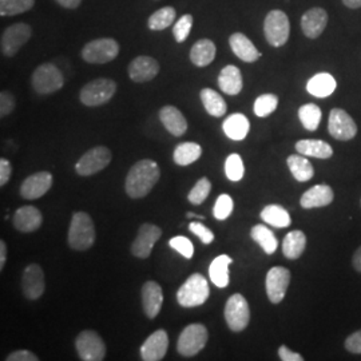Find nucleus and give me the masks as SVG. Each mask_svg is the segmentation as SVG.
<instances>
[{
  "label": "nucleus",
  "instance_id": "1",
  "mask_svg": "<svg viewBox=\"0 0 361 361\" xmlns=\"http://www.w3.org/2000/svg\"><path fill=\"white\" fill-rule=\"evenodd\" d=\"M161 170L158 164L152 159H142L134 164L128 173L125 189L130 198H143L153 190L159 180Z\"/></svg>",
  "mask_w": 361,
  "mask_h": 361
},
{
  "label": "nucleus",
  "instance_id": "2",
  "mask_svg": "<svg viewBox=\"0 0 361 361\" xmlns=\"http://www.w3.org/2000/svg\"><path fill=\"white\" fill-rule=\"evenodd\" d=\"M95 243V228L90 216L85 212L73 214L68 228V245L74 250H87Z\"/></svg>",
  "mask_w": 361,
  "mask_h": 361
},
{
  "label": "nucleus",
  "instance_id": "3",
  "mask_svg": "<svg viewBox=\"0 0 361 361\" xmlns=\"http://www.w3.org/2000/svg\"><path fill=\"white\" fill-rule=\"evenodd\" d=\"M209 296H210L209 283L207 279L200 273L192 274L177 292V300L180 307H185V308H194V307L204 305Z\"/></svg>",
  "mask_w": 361,
  "mask_h": 361
},
{
  "label": "nucleus",
  "instance_id": "4",
  "mask_svg": "<svg viewBox=\"0 0 361 361\" xmlns=\"http://www.w3.org/2000/svg\"><path fill=\"white\" fill-rule=\"evenodd\" d=\"M119 50L121 47L116 39H94L83 46L80 55L85 62L91 65H106L116 59Z\"/></svg>",
  "mask_w": 361,
  "mask_h": 361
},
{
  "label": "nucleus",
  "instance_id": "5",
  "mask_svg": "<svg viewBox=\"0 0 361 361\" xmlns=\"http://www.w3.org/2000/svg\"><path fill=\"white\" fill-rule=\"evenodd\" d=\"M116 83L109 78H98L83 86L79 92L80 102L87 107L107 104L116 94Z\"/></svg>",
  "mask_w": 361,
  "mask_h": 361
},
{
  "label": "nucleus",
  "instance_id": "6",
  "mask_svg": "<svg viewBox=\"0 0 361 361\" xmlns=\"http://www.w3.org/2000/svg\"><path fill=\"white\" fill-rule=\"evenodd\" d=\"M264 35L271 47H283L290 35V22L281 10H271L264 20Z\"/></svg>",
  "mask_w": 361,
  "mask_h": 361
},
{
  "label": "nucleus",
  "instance_id": "7",
  "mask_svg": "<svg viewBox=\"0 0 361 361\" xmlns=\"http://www.w3.org/2000/svg\"><path fill=\"white\" fill-rule=\"evenodd\" d=\"M31 83L34 90L40 95H47L61 90L65 85L62 71L52 63H43L35 68Z\"/></svg>",
  "mask_w": 361,
  "mask_h": 361
},
{
  "label": "nucleus",
  "instance_id": "8",
  "mask_svg": "<svg viewBox=\"0 0 361 361\" xmlns=\"http://www.w3.org/2000/svg\"><path fill=\"white\" fill-rule=\"evenodd\" d=\"M209 332L202 324H190L180 332L177 349L182 356L192 357L200 353L207 345Z\"/></svg>",
  "mask_w": 361,
  "mask_h": 361
},
{
  "label": "nucleus",
  "instance_id": "9",
  "mask_svg": "<svg viewBox=\"0 0 361 361\" xmlns=\"http://www.w3.org/2000/svg\"><path fill=\"white\" fill-rule=\"evenodd\" d=\"M32 35V28L27 23H15L7 27L0 39V50L7 58L15 56Z\"/></svg>",
  "mask_w": 361,
  "mask_h": 361
},
{
  "label": "nucleus",
  "instance_id": "10",
  "mask_svg": "<svg viewBox=\"0 0 361 361\" xmlns=\"http://www.w3.org/2000/svg\"><path fill=\"white\" fill-rule=\"evenodd\" d=\"M111 158L113 154L107 147L97 146L80 157L75 165V170L79 176L89 177L107 168L111 162Z\"/></svg>",
  "mask_w": 361,
  "mask_h": 361
},
{
  "label": "nucleus",
  "instance_id": "11",
  "mask_svg": "<svg viewBox=\"0 0 361 361\" xmlns=\"http://www.w3.org/2000/svg\"><path fill=\"white\" fill-rule=\"evenodd\" d=\"M79 359L83 361H102L106 356V345L102 337L95 331H83L75 340Z\"/></svg>",
  "mask_w": 361,
  "mask_h": 361
},
{
  "label": "nucleus",
  "instance_id": "12",
  "mask_svg": "<svg viewBox=\"0 0 361 361\" xmlns=\"http://www.w3.org/2000/svg\"><path fill=\"white\" fill-rule=\"evenodd\" d=\"M225 320L233 332H243L250 320V310L245 297L235 293L225 305Z\"/></svg>",
  "mask_w": 361,
  "mask_h": 361
},
{
  "label": "nucleus",
  "instance_id": "13",
  "mask_svg": "<svg viewBox=\"0 0 361 361\" xmlns=\"http://www.w3.org/2000/svg\"><path fill=\"white\" fill-rule=\"evenodd\" d=\"M328 131L337 141H350L357 134V126L345 110L334 109L329 114Z\"/></svg>",
  "mask_w": 361,
  "mask_h": 361
},
{
  "label": "nucleus",
  "instance_id": "14",
  "mask_svg": "<svg viewBox=\"0 0 361 361\" xmlns=\"http://www.w3.org/2000/svg\"><path fill=\"white\" fill-rule=\"evenodd\" d=\"M162 231L154 224H143L138 231L137 238L131 244L133 256L138 258H147L152 252L155 243L161 238Z\"/></svg>",
  "mask_w": 361,
  "mask_h": 361
},
{
  "label": "nucleus",
  "instance_id": "15",
  "mask_svg": "<svg viewBox=\"0 0 361 361\" xmlns=\"http://www.w3.org/2000/svg\"><path fill=\"white\" fill-rule=\"evenodd\" d=\"M290 283V271L284 267H274L267 274V295L273 304H280L285 298Z\"/></svg>",
  "mask_w": 361,
  "mask_h": 361
},
{
  "label": "nucleus",
  "instance_id": "16",
  "mask_svg": "<svg viewBox=\"0 0 361 361\" xmlns=\"http://www.w3.org/2000/svg\"><path fill=\"white\" fill-rule=\"evenodd\" d=\"M22 289H23V295L28 300H38L43 296L44 289H46L44 273L37 264L28 265L23 271Z\"/></svg>",
  "mask_w": 361,
  "mask_h": 361
},
{
  "label": "nucleus",
  "instance_id": "17",
  "mask_svg": "<svg viewBox=\"0 0 361 361\" xmlns=\"http://www.w3.org/2000/svg\"><path fill=\"white\" fill-rule=\"evenodd\" d=\"M52 186V176L49 171L31 174L20 186V195L25 200H38L47 193Z\"/></svg>",
  "mask_w": 361,
  "mask_h": 361
},
{
  "label": "nucleus",
  "instance_id": "18",
  "mask_svg": "<svg viewBox=\"0 0 361 361\" xmlns=\"http://www.w3.org/2000/svg\"><path fill=\"white\" fill-rule=\"evenodd\" d=\"M128 73H129L130 79L137 83L150 82L158 75L159 63L152 56L141 55V56L134 58L130 62Z\"/></svg>",
  "mask_w": 361,
  "mask_h": 361
},
{
  "label": "nucleus",
  "instance_id": "19",
  "mask_svg": "<svg viewBox=\"0 0 361 361\" xmlns=\"http://www.w3.org/2000/svg\"><path fill=\"white\" fill-rule=\"evenodd\" d=\"M169 337L166 331L158 329L149 336L141 347V357L145 361H159L166 356Z\"/></svg>",
  "mask_w": 361,
  "mask_h": 361
},
{
  "label": "nucleus",
  "instance_id": "20",
  "mask_svg": "<svg viewBox=\"0 0 361 361\" xmlns=\"http://www.w3.org/2000/svg\"><path fill=\"white\" fill-rule=\"evenodd\" d=\"M328 25V13L322 7L310 8L301 18V30L307 38L317 39Z\"/></svg>",
  "mask_w": 361,
  "mask_h": 361
},
{
  "label": "nucleus",
  "instance_id": "21",
  "mask_svg": "<svg viewBox=\"0 0 361 361\" xmlns=\"http://www.w3.org/2000/svg\"><path fill=\"white\" fill-rule=\"evenodd\" d=\"M42 222H43V217L40 210L31 205L19 207L13 217V228L22 233H32L38 231Z\"/></svg>",
  "mask_w": 361,
  "mask_h": 361
},
{
  "label": "nucleus",
  "instance_id": "22",
  "mask_svg": "<svg viewBox=\"0 0 361 361\" xmlns=\"http://www.w3.org/2000/svg\"><path fill=\"white\" fill-rule=\"evenodd\" d=\"M164 292L161 285L155 281H147L142 286V305L145 314L149 319H155L162 310Z\"/></svg>",
  "mask_w": 361,
  "mask_h": 361
},
{
  "label": "nucleus",
  "instance_id": "23",
  "mask_svg": "<svg viewBox=\"0 0 361 361\" xmlns=\"http://www.w3.org/2000/svg\"><path fill=\"white\" fill-rule=\"evenodd\" d=\"M229 44L232 51L238 59L246 63L257 62L261 58V52L258 51L252 40L244 35L243 32H234L229 38Z\"/></svg>",
  "mask_w": 361,
  "mask_h": 361
},
{
  "label": "nucleus",
  "instance_id": "24",
  "mask_svg": "<svg viewBox=\"0 0 361 361\" xmlns=\"http://www.w3.org/2000/svg\"><path fill=\"white\" fill-rule=\"evenodd\" d=\"M159 119L165 129L174 137H182L188 131V121L174 106H164L159 110Z\"/></svg>",
  "mask_w": 361,
  "mask_h": 361
},
{
  "label": "nucleus",
  "instance_id": "25",
  "mask_svg": "<svg viewBox=\"0 0 361 361\" xmlns=\"http://www.w3.org/2000/svg\"><path fill=\"white\" fill-rule=\"evenodd\" d=\"M335 194L331 186L328 185H316L310 188L302 194L300 204L304 209H312V207H328L329 204L334 202Z\"/></svg>",
  "mask_w": 361,
  "mask_h": 361
},
{
  "label": "nucleus",
  "instance_id": "26",
  "mask_svg": "<svg viewBox=\"0 0 361 361\" xmlns=\"http://www.w3.org/2000/svg\"><path fill=\"white\" fill-rule=\"evenodd\" d=\"M219 86L228 95H238L244 87V80L240 68L233 65L225 66L219 73Z\"/></svg>",
  "mask_w": 361,
  "mask_h": 361
},
{
  "label": "nucleus",
  "instance_id": "27",
  "mask_svg": "<svg viewBox=\"0 0 361 361\" xmlns=\"http://www.w3.org/2000/svg\"><path fill=\"white\" fill-rule=\"evenodd\" d=\"M217 54V47L210 39L197 40L190 50V61L197 67H207L210 65Z\"/></svg>",
  "mask_w": 361,
  "mask_h": 361
},
{
  "label": "nucleus",
  "instance_id": "28",
  "mask_svg": "<svg viewBox=\"0 0 361 361\" xmlns=\"http://www.w3.org/2000/svg\"><path fill=\"white\" fill-rule=\"evenodd\" d=\"M222 129L228 138H231L233 141H243V140H245L246 135L249 133L250 123H249V119L244 114L235 113V114L228 116L224 121Z\"/></svg>",
  "mask_w": 361,
  "mask_h": 361
},
{
  "label": "nucleus",
  "instance_id": "29",
  "mask_svg": "<svg viewBox=\"0 0 361 361\" xmlns=\"http://www.w3.org/2000/svg\"><path fill=\"white\" fill-rule=\"evenodd\" d=\"M337 83L335 78L328 73H320L310 78L307 83V90L316 98H326L335 92Z\"/></svg>",
  "mask_w": 361,
  "mask_h": 361
},
{
  "label": "nucleus",
  "instance_id": "30",
  "mask_svg": "<svg viewBox=\"0 0 361 361\" xmlns=\"http://www.w3.org/2000/svg\"><path fill=\"white\" fill-rule=\"evenodd\" d=\"M297 153L319 159H328L334 155V149L322 140H301L296 143Z\"/></svg>",
  "mask_w": 361,
  "mask_h": 361
},
{
  "label": "nucleus",
  "instance_id": "31",
  "mask_svg": "<svg viewBox=\"0 0 361 361\" xmlns=\"http://www.w3.org/2000/svg\"><path fill=\"white\" fill-rule=\"evenodd\" d=\"M232 262V258L226 255H221L212 261V264L209 267V276H210V280L213 284L219 288H226L229 285L228 268Z\"/></svg>",
  "mask_w": 361,
  "mask_h": 361
},
{
  "label": "nucleus",
  "instance_id": "32",
  "mask_svg": "<svg viewBox=\"0 0 361 361\" xmlns=\"http://www.w3.org/2000/svg\"><path fill=\"white\" fill-rule=\"evenodd\" d=\"M286 164H288V168L290 170L292 176L298 182H307V180H312V177L314 176V169L312 166L310 161L305 158V155H290V157H288Z\"/></svg>",
  "mask_w": 361,
  "mask_h": 361
},
{
  "label": "nucleus",
  "instance_id": "33",
  "mask_svg": "<svg viewBox=\"0 0 361 361\" xmlns=\"http://www.w3.org/2000/svg\"><path fill=\"white\" fill-rule=\"evenodd\" d=\"M307 246V237L301 231H293L285 235L283 243V253L289 259H297L301 257Z\"/></svg>",
  "mask_w": 361,
  "mask_h": 361
},
{
  "label": "nucleus",
  "instance_id": "34",
  "mask_svg": "<svg viewBox=\"0 0 361 361\" xmlns=\"http://www.w3.org/2000/svg\"><path fill=\"white\" fill-rule=\"evenodd\" d=\"M201 101L207 111V114L216 118H221L225 116L228 106L225 99L219 95L217 91L212 90V89H202L200 92Z\"/></svg>",
  "mask_w": 361,
  "mask_h": 361
},
{
  "label": "nucleus",
  "instance_id": "35",
  "mask_svg": "<svg viewBox=\"0 0 361 361\" xmlns=\"http://www.w3.org/2000/svg\"><path fill=\"white\" fill-rule=\"evenodd\" d=\"M202 155V147L195 142L180 143L174 149L173 159L180 166L192 165L195 161H198Z\"/></svg>",
  "mask_w": 361,
  "mask_h": 361
},
{
  "label": "nucleus",
  "instance_id": "36",
  "mask_svg": "<svg viewBox=\"0 0 361 361\" xmlns=\"http://www.w3.org/2000/svg\"><path fill=\"white\" fill-rule=\"evenodd\" d=\"M261 219L268 225L274 226V228H288L292 224L290 214L288 210L280 205H268L264 207L261 212Z\"/></svg>",
  "mask_w": 361,
  "mask_h": 361
},
{
  "label": "nucleus",
  "instance_id": "37",
  "mask_svg": "<svg viewBox=\"0 0 361 361\" xmlns=\"http://www.w3.org/2000/svg\"><path fill=\"white\" fill-rule=\"evenodd\" d=\"M250 235L257 243L258 245L264 249V252L267 255H273L277 250L279 241H277L274 233L271 232V229L267 228L265 225L259 224V225L253 226Z\"/></svg>",
  "mask_w": 361,
  "mask_h": 361
},
{
  "label": "nucleus",
  "instance_id": "38",
  "mask_svg": "<svg viewBox=\"0 0 361 361\" xmlns=\"http://www.w3.org/2000/svg\"><path fill=\"white\" fill-rule=\"evenodd\" d=\"M176 13V8L171 6L162 7L150 15L147 20V27L152 31H164L174 23Z\"/></svg>",
  "mask_w": 361,
  "mask_h": 361
},
{
  "label": "nucleus",
  "instance_id": "39",
  "mask_svg": "<svg viewBox=\"0 0 361 361\" xmlns=\"http://www.w3.org/2000/svg\"><path fill=\"white\" fill-rule=\"evenodd\" d=\"M323 113L317 104H302L298 109V118L302 123V126L308 131H314L320 126Z\"/></svg>",
  "mask_w": 361,
  "mask_h": 361
},
{
  "label": "nucleus",
  "instance_id": "40",
  "mask_svg": "<svg viewBox=\"0 0 361 361\" xmlns=\"http://www.w3.org/2000/svg\"><path fill=\"white\" fill-rule=\"evenodd\" d=\"M35 6V0H0V15L15 16L30 11Z\"/></svg>",
  "mask_w": 361,
  "mask_h": 361
},
{
  "label": "nucleus",
  "instance_id": "41",
  "mask_svg": "<svg viewBox=\"0 0 361 361\" xmlns=\"http://www.w3.org/2000/svg\"><path fill=\"white\" fill-rule=\"evenodd\" d=\"M279 106V98L274 94H262L255 102V114L259 118L271 116Z\"/></svg>",
  "mask_w": 361,
  "mask_h": 361
},
{
  "label": "nucleus",
  "instance_id": "42",
  "mask_svg": "<svg viewBox=\"0 0 361 361\" xmlns=\"http://www.w3.org/2000/svg\"><path fill=\"white\" fill-rule=\"evenodd\" d=\"M225 174L229 180L233 182H238V180L244 178L245 174V168H244V162L243 158L238 154H231L226 158L225 162Z\"/></svg>",
  "mask_w": 361,
  "mask_h": 361
},
{
  "label": "nucleus",
  "instance_id": "43",
  "mask_svg": "<svg viewBox=\"0 0 361 361\" xmlns=\"http://www.w3.org/2000/svg\"><path fill=\"white\" fill-rule=\"evenodd\" d=\"M193 16L190 13H185L174 23L173 35L177 40V43H183L186 39L189 38L192 27H193Z\"/></svg>",
  "mask_w": 361,
  "mask_h": 361
},
{
  "label": "nucleus",
  "instance_id": "44",
  "mask_svg": "<svg viewBox=\"0 0 361 361\" xmlns=\"http://www.w3.org/2000/svg\"><path fill=\"white\" fill-rule=\"evenodd\" d=\"M210 190H212L210 180H207V177H202L194 185L193 189L188 195V200L193 205H201L207 200V195L210 194Z\"/></svg>",
  "mask_w": 361,
  "mask_h": 361
},
{
  "label": "nucleus",
  "instance_id": "45",
  "mask_svg": "<svg viewBox=\"0 0 361 361\" xmlns=\"http://www.w3.org/2000/svg\"><path fill=\"white\" fill-rule=\"evenodd\" d=\"M233 207H234V202H233L232 197L229 194H221L216 201L213 214L216 219L224 221L232 214Z\"/></svg>",
  "mask_w": 361,
  "mask_h": 361
},
{
  "label": "nucleus",
  "instance_id": "46",
  "mask_svg": "<svg viewBox=\"0 0 361 361\" xmlns=\"http://www.w3.org/2000/svg\"><path fill=\"white\" fill-rule=\"evenodd\" d=\"M169 245L176 252H178L180 256H183L188 259H190L194 256V246L192 241L183 235H177V237L170 238Z\"/></svg>",
  "mask_w": 361,
  "mask_h": 361
},
{
  "label": "nucleus",
  "instance_id": "47",
  "mask_svg": "<svg viewBox=\"0 0 361 361\" xmlns=\"http://www.w3.org/2000/svg\"><path fill=\"white\" fill-rule=\"evenodd\" d=\"M189 229H190V232L194 233L205 245H209V244H212L213 241H214V234L213 232L207 228L204 224H201V222H192L190 225H189Z\"/></svg>",
  "mask_w": 361,
  "mask_h": 361
},
{
  "label": "nucleus",
  "instance_id": "48",
  "mask_svg": "<svg viewBox=\"0 0 361 361\" xmlns=\"http://www.w3.org/2000/svg\"><path fill=\"white\" fill-rule=\"evenodd\" d=\"M15 97L10 91L3 90L0 92V116L6 118L10 116L15 109Z\"/></svg>",
  "mask_w": 361,
  "mask_h": 361
},
{
  "label": "nucleus",
  "instance_id": "49",
  "mask_svg": "<svg viewBox=\"0 0 361 361\" xmlns=\"http://www.w3.org/2000/svg\"><path fill=\"white\" fill-rule=\"evenodd\" d=\"M345 349L350 353H361V329L347 337Z\"/></svg>",
  "mask_w": 361,
  "mask_h": 361
},
{
  "label": "nucleus",
  "instance_id": "50",
  "mask_svg": "<svg viewBox=\"0 0 361 361\" xmlns=\"http://www.w3.org/2000/svg\"><path fill=\"white\" fill-rule=\"evenodd\" d=\"M7 361H38L39 357L37 355H34L32 352L26 350V349H20V350H16L7 356Z\"/></svg>",
  "mask_w": 361,
  "mask_h": 361
},
{
  "label": "nucleus",
  "instance_id": "51",
  "mask_svg": "<svg viewBox=\"0 0 361 361\" xmlns=\"http://www.w3.org/2000/svg\"><path fill=\"white\" fill-rule=\"evenodd\" d=\"M11 174H13L11 164L6 158H1L0 159V186H4L10 180Z\"/></svg>",
  "mask_w": 361,
  "mask_h": 361
},
{
  "label": "nucleus",
  "instance_id": "52",
  "mask_svg": "<svg viewBox=\"0 0 361 361\" xmlns=\"http://www.w3.org/2000/svg\"><path fill=\"white\" fill-rule=\"evenodd\" d=\"M279 356H280V359L283 361L304 360V357H302L300 353H296V352L290 350L286 345H281V347H280V349H279Z\"/></svg>",
  "mask_w": 361,
  "mask_h": 361
},
{
  "label": "nucleus",
  "instance_id": "53",
  "mask_svg": "<svg viewBox=\"0 0 361 361\" xmlns=\"http://www.w3.org/2000/svg\"><path fill=\"white\" fill-rule=\"evenodd\" d=\"M55 1L67 10H75L82 3V0H55Z\"/></svg>",
  "mask_w": 361,
  "mask_h": 361
},
{
  "label": "nucleus",
  "instance_id": "54",
  "mask_svg": "<svg viewBox=\"0 0 361 361\" xmlns=\"http://www.w3.org/2000/svg\"><path fill=\"white\" fill-rule=\"evenodd\" d=\"M7 259V246L4 241H0V269L4 268Z\"/></svg>",
  "mask_w": 361,
  "mask_h": 361
},
{
  "label": "nucleus",
  "instance_id": "55",
  "mask_svg": "<svg viewBox=\"0 0 361 361\" xmlns=\"http://www.w3.org/2000/svg\"><path fill=\"white\" fill-rule=\"evenodd\" d=\"M352 262H353V267H355V269L357 271H360L361 273V246L355 252V255H353V259H352Z\"/></svg>",
  "mask_w": 361,
  "mask_h": 361
},
{
  "label": "nucleus",
  "instance_id": "56",
  "mask_svg": "<svg viewBox=\"0 0 361 361\" xmlns=\"http://www.w3.org/2000/svg\"><path fill=\"white\" fill-rule=\"evenodd\" d=\"M343 3L350 10H357L361 7V0H343Z\"/></svg>",
  "mask_w": 361,
  "mask_h": 361
},
{
  "label": "nucleus",
  "instance_id": "57",
  "mask_svg": "<svg viewBox=\"0 0 361 361\" xmlns=\"http://www.w3.org/2000/svg\"><path fill=\"white\" fill-rule=\"evenodd\" d=\"M186 216H188V217H189V219H193V217H200V219H205V217H204V216H198V214H195V213H192V212H189V213H188V214H186Z\"/></svg>",
  "mask_w": 361,
  "mask_h": 361
}]
</instances>
